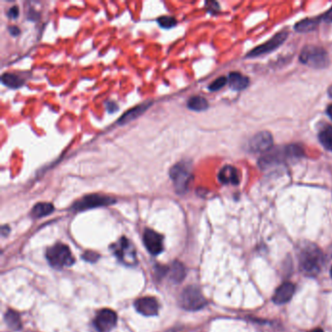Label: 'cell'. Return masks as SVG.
I'll list each match as a JSON object with an SVG mask.
<instances>
[{
    "label": "cell",
    "instance_id": "cell-1",
    "mask_svg": "<svg viewBox=\"0 0 332 332\" xmlns=\"http://www.w3.org/2000/svg\"><path fill=\"white\" fill-rule=\"evenodd\" d=\"M297 257L300 270L308 277L318 276L325 263L324 254L320 247L310 242L299 246Z\"/></svg>",
    "mask_w": 332,
    "mask_h": 332
},
{
    "label": "cell",
    "instance_id": "cell-2",
    "mask_svg": "<svg viewBox=\"0 0 332 332\" xmlns=\"http://www.w3.org/2000/svg\"><path fill=\"white\" fill-rule=\"evenodd\" d=\"M192 176V166L188 161L178 162L170 170V177L177 194H185L187 192Z\"/></svg>",
    "mask_w": 332,
    "mask_h": 332
},
{
    "label": "cell",
    "instance_id": "cell-3",
    "mask_svg": "<svg viewBox=\"0 0 332 332\" xmlns=\"http://www.w3.org/2000/svg\"><path fill=\"white\" fill-rule=\"evenodd\" d=\"M299 61L310 67L321 69L328 65L329 57L326 50L319 46H306L301 51Z\"/></svg>",
    "mask_w": 332,
    "mask_h": 332
},
{
    "label": "cell",
    "instance_id": "cell-4",
    "mask_svg": "<svg viewBox=\"0 0 332 332\" xmlns=\"http://www.w3.org/2000/svg\"><path fill=\"white\" fill-rule=\"evenodd\" d=\"M46 259L50 265L56 269H62L73 265V255L69 247L62 244H57L51 246L46 251Z\"/></svg>",
    "mask_w": 332,
    "mask_h": 332
},
{
    "label": "cell",
    "instance_id": "cell-5",
    "mask_svg": "<svg viewBox=\"0 0 332 332\" xmlns=\"http://www.w3.org/2000/svg\"><path fill=\"white\" fill-rule=\"evenodd\" d=\"M180 306L187 311H198L207 305V299L201 289L195 285L185 287L179 300Z\"/></svg>",
    "mask_w": 332,
    "mask_h": 332
},
{
    "label": "cell",
    "instance_id": "cell-6",
    "mask_svg": "<svg viewBox=\"0 0 332 332\" xmlns=\"http://www.w3.org/2000/svg\"><path fill=\"white\" fill-rule=\"evenodd\" d=\"M115 203L116 200L114 198L105 195H99V194H90L75 202L72 206V209L76 211H82V210L95 209L99 207H106Z\"/></svg>",
    "mask_w": 332,
    "mask_h": 332
},
{
    "label": "cell",
    "instance_id": "cell-7",
    "mask_svg": "<svg viewBox=\"0 0 332 332\" xmlns=\"http://www.w3.org/2000/svg\"><path fill=\"white\" fill-rule=\"evenodd\" d=\"M114 254L125 265L133 266L136 263V254L134 245L127 238H121L115 245L111 246Z\"/></svg>",
    "mask_w": 332,
    "mask_h": 332
},
{
    "label": "cell",
    "instance_id": "cell-8",
    "mask_svg": "<svg viewBox=\"0 0 332 332\" xmlns=\"http://www.w3.org/2000/svg\"><path fill=\"white\" fill-rule=\"evenodd\" d=\"M287 36H288V33L286 31H281V32L277 33L276 35H274L268 41H266L265 43L259 45L253 50H251L246 55V58H256V57H260V56H264V55H266L268 53H271V52L278 49L283 44V42L286 40Z\"/></svg>",
    "mask_w": 332,
    "mask_h": 332
},
{
    "label": "cell",
    "instance_id": "cell-9",
    "mask_svg": "<svg viewBox=\"0 0 332 332\" xmlns=\"http://www.w3.org/2000/svg\"><path fill=\"white\" fill-rule=\"evenodd\" d=\"M116 323L117 315L110 309L100 310L94 320V325L99 332H110Z\"/></svg>",
    "mask_w": 332,
    "mask_h": 332
},
{
    "label": "cell",
    "instance_id": "cell-10",
    "mask_svg": "<svg viewBox=\"0 0 332 332\" xmlns=\"http://www.w3.org/2000/svg\"><path fill=\"white\" fill-rule=\"evenodd\" d=\"M273 136L269 132H260L250 138L248 142V150L253 153L267 152L273 146Z\"/></svg>",
    "mask_w": 332,
    "mask_h": 332
},
{
    "label": "cell",
    "instance_id": "cell-11",
    "mask_svg": "<svg viewBox=\"0 0 332 332\" xmlns=\"http://www.w3.org/2000/svg\"><path fill=\"white\" fill-rule=\"evenodd\" d=\"M143 243L152 255H158L163 251V237L151 229L144 231Z\"/></svg>",
    "mask_w": 332,
    "mask_h": 332
},
{
    "label": "cell",
    "instance_id": "cell-12",
    "mask_svg": "<svg viewBox=\"0 0 332 332\" xmlns=\"http://www.w3.org/2000/svg\"><path fill=\"white\" fill-rule=\"evenodd\" d=\"M135 307L138 313L143 316H156L159 311V304L153 297H142L135 302Z\"/></svg>",
    "mask_w": 332,
    "mask_h": 332
},
{
    "label": "cell",
    "instance_id": "cell-13",
    "mask_svg": "<svg viewBox=\"0 0 332 332\" xmlns=\"http://www.w3.org/2000/svg\"><path fill=\"white\" fill-rule=\"evenodd\" d=\"M296 292V285L291 283H284L281 284L275 291L273 301L277 305H283L287 303Z\"/></svg>",
    "mask_w": 332,
    "mask_h": 332
},
{
    "label": "cell",
    "instance_id": "cell-14",
    "mask_svg": "<svg viewBox=\"0 0 332 332\" xmlns=\"http://www.w3.org/2000/svg\"><path fill=\"white\" fill-rule=\"evenodd\" d=\"M218 180L222 185H238L240 183L239 172L233 166H224L218 173Z\"/></svg>",
    "mask_w": 332,
    "mask_h": 332
},
{
    "label": "cell",
    "instance_id": "cell-15",
    "mask_svg": "<svg viewBox=\"0 0 332 332\" xmlns=\"http://www.w3.org/2000/svg\"><path fill=\"white\" fill-rule=\"evenodd\" d=\"M152 103H142L140 105L135 106L134 108L127 111L125 114H123L120 119L118 120V124L119 125H125V124L129 123L133 120L136 119L138 116H140L141 114H143L145 111L147 110L148 108L150 107Z\"/></svg>",
    "mask_w": 332,
    "mask_h": 332
},
{
    "label": "cell",
    "instance_id": "cell-16",
    "mask_svg": "<svg viewBox=\"0 0 332 332\" xmlns=\"http://www.w3.org/2000/svg\"><path fill=\"white\" fill-rule=\"evenodd\" d=\"M228 83L235 91H243L249 85V79L240 72H231L228 76Z\"/></svg>",
    "mask_w": 332,
    "mask_h": 332
},
{
    "label": "cell",
    "instance_id": "cell-17",
    "mask_svg": "<svg viewBox=\"0 0 332 332\" xmlns=\"http://www.w3.org/2000/svg\"><path fill=\"white\" fill-rule=\"evenodd\" d=\"M321 20L320 18H309V19H304L296 24L294 28L297 32H310L315 30L319 25L320 21Z\"/></svg>",
    "mask_w": 332,
    "mask_h": 332
},
{
    "label": "cell",
    "instance_id": "cell-18",
    "mask_svg": "<svg viewBox=\"0 0 332 332\" xmlns=\"http://www.w3.org/2000/svg\"><path fill=\"white\" fill-rule=\"evenodd\" d=\"M4 320L7 323L8 327L12 330H19L22 327V321H21L20 315L17 312H15L14 310H8L5 313Z\"/></svg>",
    "mask_w": 332,
    "mask_h": 332
},
{
    "label": "cell",
    "instance_id": "cell-19",
    "mask_svg": "<svg viewBox=\"0 0 332 332\" xmlns=\"http://www.w3.org/2000/svg\"><path fill=\"white\" fill-rule=\"evenodd\" d=\"M54 209V206L50 203H37L33 209H31V215L34 218H41L51 214Z\"/></svg>",
    "mask_w": 332,
    "mask_h": 332
},
{
    "label": "cell",
    "instance_id": "cell-20",
    "mask_svg": "<svg viewBox=\"0 0 332 332\" xmlns=\"http://www.w3.org/2000/svg\"><path fill=\"white\" fill-rule=\"evenodd\" d=\"M1 82L5 86L12 88V89L20 88V87H22L25 84L24 79H22L21 77H19L16 74L9 73V72L4 73L1 76Z\"/></svg>",
    "mask_w": 332,
    "mask_h": 332
},
{
    "label": "cell",
    "instance_id": "cell-21",
    "mask_svg": "<svg viewBox=\"0 0 332 332\" xmlns=\"http://www.w3.org/2000/svg\"><path fill=\"white\" fill-rule=\"evenodd\" d=\"M187 106L191 110L204 111L209 107V102L201 96H194L188 99Z\"/></svg>",
    "mask_w": 332,
    "mask_h": 332
},
{
    "label": "cell",
    "instance_id": "cell-22",
    "mask_svg": "<svg viewBox=\"0 0 332 332\" xmlns=\"http://www.w3.org/2000/svg\"><path fill=\"white\" fill-rule=\"evenodd\" d=\"M320 144L328 151H332V127L325 126L319 134Z\"/></svg>",
    "mask_w": 332,
    "mask_h": 332
},
{
    "label": "cell",
    "instance_id": "cell-23",
    "mask_svg": "<svg viewBox=\"0 0 332 332\" xmlns=\"http://www.w3.org/2000/svg\"><path fill=\"white\" fill-rule=\"evenodd\" d=\"M185 266L179 262H174L171 268V279L173 283H180L185 279Z\"/></svg>",
    "mask_w": 332,
    "mask_h": 332
},
{
    "label": "cell",
    "instance_id": "cell-24",
    "mask_svg": "<svg viewBox=\"0 0 332 332\" xmlns=\"http://www.w3.org/2000/svg\"><path fill=\"white\" fill-rule=\"evenodd\" d=\"M157 22H158V24H159L161 27L167 28V29L172 28L177 24L176 19L173 18L172 16H162L160 18L157 19Z\"/></svg>",
    "mask_w": 332,
    "mask_h": 332
},
{
    "label": "cell",
    "instance_id": "cell-25",
    "mask_svg": "<svg viewBox=\"0 0 332 332\" xmlns=\"http://www.w3.org/2000/svg\"><path fill=\"white\" fill-rule=\"evenodd\" d=\"M227 82H228V79L226 77H224V76H222V77L217 78L216 80H214L211 84H209V89L212 92L218 91V90H220L223 87L225 86Z\"/></svg>",
    "mask_w": 332,
    "mask_h": 332
},
{
    "label": "cell",
    "instance_id": "cell-26",
    "mask_svg": "<svg viewBox=\"0 0 332 332\" xmlns=\"http://www.w3.org/2000/svg\"><path fill=\"white\" fill-rule=\"evenodd\" d=\"M19 15H20V9H19V7L17 5L11 7L8 13H7L8 18H10V19H17L19 17Z\"/></svg>",
    "mask_w": 332,
    "mask_h": 332
},
{
    "label": "cell",
    "instance_id": "cell-27",
    "mask_svg": "<svg viewBox=\"0 0 332 332\" xmlns=\"http://www.w3.org/2000/svg\"><path fill=\"white\" fill-rule=\"evenodd\" d=\"M83 259L90 262H96V260L99 259V255L96 252H85Z\"/></svg>",
    "mask_w": 332,
    "mask_h": 332
},
{
    "label": "cell",
    "instance_id": "cell-28",
    "mask_svg": "<svg viewBox=\"0 0 332 332\" xmlns=\"http://www.w3.org/2000/svg\"><path fill=\"white\" fill-rule=\"evenodd\" d=\"M207 6H208V10H209V12L212 13V14L219 10V5H218V3H216V2H208V3H207Z\"/></svg>",
    "mask_w": 332,
    "mask_h": 332
},
{
    "label": "cell",
    "instance_id": "cell-29",
    "mask_svg": "<svg viewBox=\"0 0 332 332\" xmlns=\"http://www.w3.org/2000/svg\"><path fill=\"white\" fill-rule=\"evenodd\" d=\"M320 19L323 21V22H325V23H332V7L327 11V12L325 13V14H323L321 17H320Z\"/></svg>",
    "mask_w": 332,
    "mask_h": 332
},
{
    "label": "cell",
    "instance_id": "cell-30",
    "mask_svg": "<svg viewBox=\"0 0 332 332\" xmlns=\"http://www.w3.org/2000/svg\"><path fill=\"white\" fill-rule=\"evenodd\" d=\"M8 30L12 36H18L21 33V29L16 25H10L8 27Z\"/></svg>",
    "mask_w": 332,
    "mask_h": 332
},
{
    "label": "cell",
    "instance_id": "cell-31",
    "mask_svg": "<svg viewBox=\"0 0 332 332\" xmlns=\"http://www.w3.org/2000/svg\"><path fill=\"white\" fill-rule=\"evenodd\" d=\"M106 109L108 110L109 113H114L115 111L118 110V105L113 101H108L106 103Z\"/></svg>",
    "mask_w": 332,
    "mask_h": 332
},
{
    "label": "cell",
    "instance_id": "cell-32",
    "mask_svg": "<svg viewBox=\"0 0 332 332\" xmlns=\"http://www.w3.org/2000/svg\"><path fill=\"white\" fill-rule=\"evenodd\" d=\"M8 233H9V227H8L7 225L2 226V229H1V234H2V236H6Z\"/></svg>",
    "mask_w": 332,
    "mask_h": 332
},
{
    "label": "cell",
    "instance_id": "cell-33",
    "mask_svg": "<svg viewBox=\"0 0 332 332\" xmlns=\"http://www.w3.org/2000/svg\"><path fill=\"white\" fill-rule=\"evenodd\" d=\"M326 113H327V115L329 116V118L332 120V104H329V105L327 106V108H326Z\"/></svg>",
    "mask_w": 332,
    "mask_h": 332
},
{
    "label": "cell",
    "instance_id": "cell-34",
    "mask_svg": "<svg viewBox=\"0 0 332 332\" xmlns=\"http://www.w3.org/2000/svg\"><path fill=\"white\" fill-rule=\"evenodd\" d=\"M308 332H323V330H322L321 328H315V329H313V330Z\"/></svg>",
    "mask_w": 332,
    "mask_h": 332
},
{
    "label": "cell",
    "instance_id": "cell-35",
    "mask_svg": "<svg viewBox=\"0 0 332 332\" xmlns=\"http://www.w3.org/2000/svg\"><path fill=\"white\" fill-rule=\"evenodd\" d=\"M327 92H328V96H329L330 98H332V86L328 88V91H327Z\"/></svg>",
    "mask_w": 332,
    "mask_h": 332
},
{
    "label": "cell",
    "instance_id": "cell-36",
    "mask_svg": "<svg viewBox=\"0 0 332 332\" xmlns=\"http://www.w3.org/2000/svg\"><path fill=\"white\" fill-rule=\"evenodd\" d=\"M330 254H331V256H332V246L331 247H330Z\"/></svg>",
    "mask_w": 332,
    "mask_h": 332
},
{
    "label": "cell",
    "instance_id": "cell-37",
    "mask_svg": "<svg viewBox=\"0 0 332 332\" xmlns=\"http://www.w3.org/2000/svg\"><path fill=\"white\" fill-rule=\"evenodd\" d=\"M330 276H331V278H332V267H331V269H330Z\"/></svg>",
    "mask_w": 332,
    "mask_h": 332
}]
</instances>
